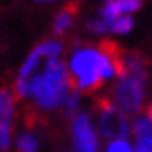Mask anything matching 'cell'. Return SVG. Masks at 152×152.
Returning a JSON list of instances; mask_svg holds the SVG:
<instances>
[{"mask_svg":"<svg viewBox=\"0 0 152 152\" xmlns=\"http://www.w3.org/2000/svg\"><path fill=\"white\" fill-rule=\"evenodd\" d=\"M106 152H132V148H130V144L126 140H112L108 144Z\"/></svg>","mask_w":152,"mask_h":152,"instance_id":"cell-14","label":"cell"},{"mask_svg":"<svg viewBox=\"0 0 152 152\" xmlns=\"http://www.w3.org/2000/svg\"><path fill=\"white\" fill-rule=\"evenodd\" d=\"M100 56L98 50L90 46H76V50L70 56V70H72V84L80 92L98 90L104 78L100 74Z\"/></svg>","mask_w":152,"mask_h":152,"instance_id":"cell-3","label":"cell"},{"mask_svg":"<svg viewBox=\"0 0 152 152\" xmlns=\"http://www.w3.org/2000/svg\"><path fill=\"white\" fill-rule=\"evenodd\" d=\"M146 114H148V120L152 122V104H150V106H148V110H146Z\"/></svg>","mask_w":152,"mask_h":152,"instance_id":"cell-17","label":"cell"},{"mask_svg":"<svg viewBox=\"0 0 152 152\" xmlns=\"http://www.w3.org/2000/svg\"><path fill=\"white\" fill-rule=\"evenodd\" d=\"M132 132H134V138H136L138 144L152 150V122L148 118H136L134 126H132Z\"/></svg>","mask_w":152,"mask_h":152,"instance_id":"cell-7","label":"cell"},{"mask_svg":"<svg viewBox=\"0 0 152 152\" xmlns=\"http://www.w3.org/2000/svg\"><path fill=\"white\" fill-rule=\"evenodd\" d=\"M72 90H76L72 84V76L68 74V70L62 62H56L44 76H40L32 82L30 94L36 100V106L52 110L60 106L62 102H66Z\"/></svg>","mask_w":152,"mask_h":152,"instance_id":"cell-1","label":"cell"},{"mask_svg":"<svg viewBox=\"0 0 152 152\" xmlns=\"http://www.w3.org/2000/svg\"><path fill=\"white\" fill-rule=\"evenodd\" d=\"M10 124H2L0 126V150L4 152L8 150V146H10Z\"/></svg>","mask_w":152,"mask_h":152,"instance_id":"cell-13","label":"cell"},{"mask_svg":"<svg viewBox=\"0 0 152 152\" xmlns=\"http://www.w3.org/2000/svg\"><path fill=\"white\" fill-rule=\"evenodd\" d=\"M78 102H80V98H78V92H70V96L66 98V110H64V114H66V118H72L74 116V110L78 108Z\"/></svg>","mask_w":152,"mask_h":152,"instance_id":"cell-12","label":"cell"},{"mask_svg":"<svg viewBox=\"0 0 152 152\" xmlns=\"http://www.w3.org/2000/svg\"><path fill=\"white\" fill-rule=\"evenodd\" d=\"M144 88H146L144 74L124 72L112 88L114 102L126 114H136L142 108V102H144Z\"/></svg>","mask_w":152,"mask_h":152,"instance_id":"cell-5","label":"cell"},{"mask_svg":"<svg viewBox=\"0 0 152 152\" xmlns=\"http://www.w3.org/2000/svg\"><path fill=\"white\" fill-rule=\"evenodd\" d=\"M72 136H74V152H96L98 138L92 130L88 114H78L72 118Z\"/></svg>","mask_w":152,"mask_h":152,"instance_id":"cell-6","label":"cell"},{"mask_svg":"<svg viewBox=\"0 0 152 152\" xmlns=\"http://www.w3.org/2000/svg\"><path fill=\"white\" fill-rule=\"evenodd\" d=\"M88 30L94 32V34H106L108 32V26L104 24L102 18H96V20H90L88 22Z\"/></svg>","mask_w":152,"mask_h":152,"instance_id":"cell-15","label":"cell"},{"mask_svg":"<svg viewBox=\"0 0 152 152\" xmlns=\"http://www.w3.org/2000/svg\"><path fill=\"white\" fill-rule=\"evenodd\" d=\"M132 26H134V20H132V16L124 14V16H118V18H114L112 22L108 24V32H114V34H128L132 30Z\"/></svg>","mask_w":152,"mask_h":152,"instance_id":"cell-10","label":"cell"},{"mask_svg":"<svg viewBox=\"0 0 152 152\" xmlns=\"http://www.w3.org/2000/svg\"><path fill=\"white\" fill-rule=\"evenodd\" d=\"M36 2H52V0H36Z\"/></svg>","mask_w":152,"mask_h":152,"instance_id":"cell-18","label":"cell"},{"mask_svg":"<svg viewBox=\"0 0 152 152\" xmlns=\"http://www.w3.org/2000/svg\"><path fill=\"white\" fill-rule=\"evenodd\" d=\"M94 106L98 112V132L102 138H114V140H124L128 136V120L126 112L118 108L110 96H98L94 100Z\"/></svg>","mask_w":152,"mask_h":152,"instance_id":"cell-4","label":"cell"},{"mask_svg":"<svg viewBox=\"0 0 152 152\" xmlns=\"http://www.w3.org/2000/svg\"><path fill=\"white\" fill-rule=\"evenodd\" d=\"M16 148H18V152H36L38 142L30 132H24V134H20V138H18Z\"/></svg>","mask_w":152,"mask_h":152,"instance_id":"cell-11","label":"cell"},{"mask_svg":"<svg viewBox=\"0 0 152 152\" xmlns=\"http://www.w3.org/2000/svg\"><path fill=\"white\" fill-rule=\"evenodd\" d=\"M136 152H152V150L146 148V146H142V144H136Z\"/></svg>","mask_w":152,"mask_h":152,"instance_id":"cell-16","label":"cell"},{"mask_svg":"<svg viewBox=\"0 0 152 152\" xmlns=\"http://www.w3.org/2000/svg\"><path fill=\"white\" fill-rule=\"evenodd\" d=\"M74 16H76V6H72V4H70V6L62 8L60 12H58V16L54 18V32H56L58 36H60V34H64V32L72 26Z\"/></svg>","mask_w":152,"mask_h":152,"instance_id":"cell-9","label":"cell"},{"mask_svg":"<svg viewBox=\"0 0 152 152\" xmlns=\"http://www.w3.org/2000/svg\"><path fill=\"white\" fill-rule=\"evenodd\" d=\"M12 112H14V96L8 88L0 90V126L12 122Z\"/></svg>","mask_w":152,"mask_h":152,"instance_id":"cell-8","label":"cell"},{"mask_svg":"<svg viewBox=\"0 0 152 152\" xmlns=\"http://www.w3.org/2000/svg\"><path fill=\"white\" fill-rule=\"evenodd\" d=\"M60 50H62L60 42H54V40L42 42L32 50L30 56L26 58V62L22 64V68L18 72V78H16V84H14L18 98H26L30 94L32 82L36 78H40V76H44L58 62Z\"/></svg>","mask_w":152,"mask_h":152,"instance_id":"cell-2","label":"cell"}]
</instances>
